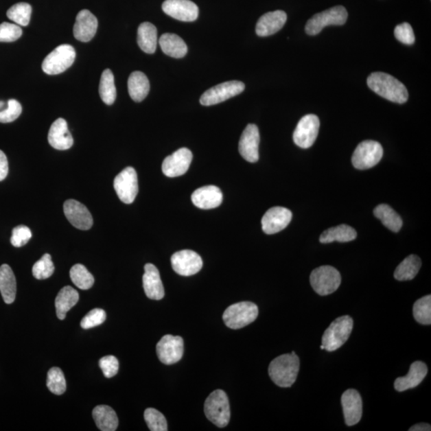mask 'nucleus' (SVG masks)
<instances>
[{
    "mask_svg": "<svg viewBox=\"0 0 431 431\" xmlns=\"http://www.w3.org/2000/svg\"><path fill=\"white\" fill-rule=\"evenodd\" d=\"M144 419L151 431L168 430L167 422L165 416L158 410L148 408L145 410Z\"/></svg>",
    "mask_w": 431,
    "mask_h": 431,
    "instance_id": "nucleus-42",
    "label": "nucleus"
},
{
    "mask_svg": "<svg viewBox=\"0 0 431 431\" xmlns=\"http://www.w3.org/2000/svg\"><path fill=\"white\" fill-rule=\"evenodd\" d=\"M321 122L315 115L303 116L294 130V143L302 149L310 148L315 143L319 134Z\"/></svg>",
    "mask_w": 431,
    "mask_h": 431,
    "instance_id": "nucleus-11",
    "label": "nucleus"
},
{
    "mask_svg": "<svg viewBox=\"0 0 431 431\" xmlns=\"http://www.w3.org/2000/svg\"><path fill=\"white\" fill-rule=\"evenodd\" d=\"M32 8L27 3H19L8 9V18L18 25L26 27L30 23Z\"/></svg>",
    "mask_w": 431,
    "mask_h": 431,
    "instance_id": "nucleus-38",
    "label": "nucleus"
},
{
    "mask_svg": "<svg viewBox=\"0 0 431 431\" xmlns=\"http://www.w3.org/2000/svg\"><path fill=\"white\" fill-rule=\"evenodd\" d=\"M161 50L170 57L180 58L185 56L188 47L183 39L175 34L166 33L159 39Z\"/></svg>",
    "mask_w": 431,
    "mask_h": 431,
    "instance_id": "nucleus-30",
    "label": "nucleus"
},
{
    "mask_svg": "<svg viewBox=\"0 0 431 431\" xmlns=\"http://www.w3.org/2000/svg\"><path fill=\"white\" fill-rule=\"evenodd\" d=\"M421 266H422L421 259L416 255H410L396 268L394 277L399 281L413 280L417 276Z\"/></svg>",
    "mask_w": 431,
    "mask_h": 431,
    "instance_id": "nucleus-34",
    "label": "nucleus"
},
{
    "mask_svg": "<svg viewBox=\"0 0 431 431\" xmlns=\"http://www.w3.org/2000/svg\"><path fill=\"white\" fill-rule=\"evenodd\" d=\"M139 46L147 54H154L158 45V31L154 24L145 22L138 30Z\"/></svg>",
    "mask_w": 431,
    "mask_h": 431,
    "instance_id": "nucleus-33",
    "label": "nucleus"
},
{
    "mask_svg": "<svg viewBox=\"0 0 431 431\" xmlns=\"http://www.w3.org/2000/svg\"><path fill=\"white\" fill-rule=\"evenodd\" d=\"M143 281L147 297L155 301H160L164 297L163 283L161 282L159 269L154 264H145Z\"/></svg>",
    "mask_w": 431,
    "mask_h": 431,
    "instance_id": "nucleus-26",
    "label": "nucleus"
},
{
    "mask_svg": "<svg viewBox=\"0 0 431 431\" xmlns=\"http://www.w3.org/2000/svg\"><path fill=\"white\" fill-rule=\"evenodd\" d=\"M114 187L117 197L125 204H131L139 193L138 175L133 167H127L117 176Z\"/></svg>",
    "mask_w": 431,
    "mask_h": 431,
    "instance_id": "nucleus-12",
    "label": "nucleus"
},
{
    "mask_svg": "<svg viewBox=\"0 0 431 431\" xmlns=\"http://www.w3.org/2000/svg\"><path fill=\"white\" fill-rule=\"evenodd\" d=\"M287 21V14L283 11H275L264 14L257 23L256 32L258 36H270L281 30Z\"/></svg>",
    "mask_w": 431,
    "mask_h": 431,
    "instance_id": "nucleus-24",
    "label": "nucleus"
},
{
    "mask_svg": "<svg viewBox=\"0 0 431 431\" xmlns=\"http://www.w3.org/2000/svg\"><path fill=\"white\" fill-rule=\"evenodd\" d=\"M191 199L195 207L202 209H211L222 205L223 194L218 186L207 185L195 190Z\"/></svg>",
    "mask_w": 431,
    "mask_h": 431,
    "instance_id": "nucleus-22",
    "label": "nucleus"
},
{
    "mask_svg": "<svg viewBox=\"0 0 431 431\" xmlns=\"http://www.w3.org/2000/svg\"><path fill=\"white\" fill-rule=\"evenodd\" d=\"M374 215L391 231L398 233L403 226V220L388 205L381 204L378 205L374 209Z\"/></svg>",
    "mask_w": 431,
    "mask_h": 431,
    "instance_id": "nucleus-35",
    "label": "nucleus"
},
{
    "mask_svg": "<svg viewBox=\"0 0 431 431\" xmlns=\"http://www.w3.org/2000/svg\"><path fill=\"white\" fill-rule=\"evenodd\" d=\"M428 372V366L422 361H416L410 365L408 374L395 381V389L399 393L412 389L422 383Z\"/></svg>",
    "mask_w": 431,
    "mask_h": 431,
    "instance_id": "nucleus-23",
    "label": "nucleus"
},
{
    "mask_svg": "<svg viewBox=\"0 0 431 431\" xmlns=\"http://www.w3.org/2000/svg\"><path fill=\"white\" fill-rule=\"evenodd\" d=\"M97 29V19L88 10H82L76 17L73 26V36L81 42H89L95 37Z\"/></svg>",
    "mask_w": 431,
    "mask_h": 431,
    "instance_id": "nucleus-21",
    "label": "nucleus"
},
{
    "mask_svg": "<svg viewBox=\"0 0 431 431\" xmlns=\"http://www.w3.org/2000/svg\"><path fill=\"white\" fill-rule=\"evenodd\" d=\"M66 218L73 226L80 230H89L93 225V218L84 205L76 200H67L63 205Z\"/></svg>",
    "mask_w": 431,
    "mask_h": 431,
    "instance_id": "nucleus-19",
    "label": "nucleus"
},
{
    "mask_svg": "<svg viewBox=\"0 0 431 431\" xmlns=\"http://www.w3.org/2000/svg\"><path fill=\"white\" fill-rule=\"evenodd\" d=\"M205 414L207 419L220 428L226 427L230 420V406L226 393L216 390L205 400Z\"/></svg>",
    "mask_w": 431,
    "mask_h": 431,
    "instance_id": "nucleus-4",
    "label": "nucleus"
},
{
    "mask_svg": "<svg viewBox=\"0 0 431 431\" xmlns=\"http://www.w3.org/2000/svg\"><path fill=\"white\" fill-rule=\"evenodd\" d=\"M413 315L416 321L423 325L431 323V296H425L415 303Z\"/></svg>",
    "mask_w": 431,
    "mask_h": 431,
    "instance_id": "nucleus-39",
    "label": "nucleus"
},
{
    "mask_svg": "<svg viewBox=\"0 0 431 431\" xmlns=\"http://www.w3.org/2000/svg\"><path fill=\"white\" fill-rule=\"evenodd\" d=\"M383 155V147L378 141L366 140L356 147L351 161L357 170H369L378 164Z\"/></svg>",
    "mask_w": 431,
    "mask_h": 431,
    "instance_id": "nucleus-9",
    "label": "nucleus"
},
{
    "mask_svg": "<svg viewBox=\"0 0 431 431\" xmlns=\"http://www.w3.org/2000/svg\"><path fill=\"white\" fill-rule=\"evenodd\" d=\"M244 83L240 81H229L210 88L200 97V104L209 106L220 104L237 96L244 91Z\"/></svg>",
    "mask_w": 431,
    "mask_h": 431,
    "instance_id": "nucleus-10",
    "label": "nucleus"
},
{
    "mask_svg": "<svg viewBox=\"0 0 431 431\" xmlns=\"http://www.w3.org/2000/svg\"><path fill=\"white\" fill-rule=\"evenodd\" d=\"M23 31L16 24L4 22L0 24V42L11 43L21 37Z\"/></svg>",
    "mask_w": 431,
    "mask_h": 431,
    "instance_id": "nucleus-43",
    "label": "nucleus"
},
{
    "mask_svg": "<svg viewBox=\"0 0 431 431\" xmlns=\"http://www.w3.org/2000/svg\"><path fill=\"white\" fill-rule=\"evenodd\" d=\"M75 56V48L72 46L68 44L58 46L44 60L43 71L47 75H58L67 71L73 65Z\"/></svg>",
    "mask_w": 431,
    "mask_h": 431,
    "instance_id": "nucleus-8",
    "label": "nucleus"
},
{
    "mask_svg": "<svg viewBox=\"0 0 431 431\" xmlns=\"http://www.w3.org/2000/svg\"><path fill=\"white\" fill-rule=\"evenodd\" d=\"M80 300V295L75 288L71 286L62 288L56 299V314L58 319L63 321L69 312Z\"/></svg>",
    "mask_w": 431,
    "mask_h": 431,
    "instance_id": "nucleus-29",
    "label": "nucleus"
},
{
    "mask_svg": "<svg viewBox=\"0 0 431 431\" xmlns=\"http://www.w3.org/2000/svg\"><path fill=\"white\" fill-rule=\"evenodd\" d=\"M100 95L102 100L106 105H112L116 100L117 91L115 77L110 69H106L102 72L100 84Z\"/></svg>",
    "mask_w": 431,
    "mask_h": 431,
    "instance_id": "nucleus-36",
    "label": "nucleus"
},
{
    "mask_svg": "<svg viewBox=\"0 0 431 431\" xmlns=\"http://www.w3.org/2000/svg\"><path fill=\"white\" fill-rule=\"evenodd\" d=\"M292 218V212L286 208L269 209L261 220L263 231L268 235L281 232L291 222Z\"/></svg>",
    "mask_w": 431,
    "mask_h": 431,
    "instance_id": "nucleus-18",
    "label": "nucleus"
},
{
    "mask_svg": "<svg viewBox=\"0 0 431 431\" xmlns=\"http://www.w3.org/2000/svg\"><path fill=\"white\" fill-rule=\"evenodd\" d=\"M184 341L180 336L166 335L156 345V355L163 364H174L183 358Z\"/></svg>",
    "mask_w": 431,
    "mask_h": 431,
    "instance_id": "nucleus-13",
    "label": "nucleus"
},
{
    "mask_svg": "<svg viewBox=\"0 0 431 431\" xmlns=\"http://www.w3.org/2000/svg\"><path fill=\"white\" fill-rule=\"evenodd\" d=\"M22 113V106L16 100H10L8 102L6 109L0 111V122L9 124L16 120Z\"/></svg>",
    "mask_w": 431,
    "mask_h": 431,
    "instance_id": "nucleus-45",
    "label": "nucleus"
},
{
    "mask_svg": "<svg viewBox=\"0 0 431 431\" xmlns=\"http://www.w3.org/2000/svg\"><path fill=\"white\" fill-rule=\"evenodd\" d=\"M16 279L11 267L3 264L0 267V292L5 303L11 305L16 296Z\"/></svg>",
    "mask_w": 431,
    "mask_h": 431,
    "instance_id": "nucleus-27",
    "label": "nucleus"
},
{
    "mask_svg": "<svg viewBox=\"0 0 431 431\" xmlns=\"http://www.w3.org/2000/svg\"><path fill=\"white\" fill-rule=\"evenodd\" d=\"M100 366L106 378H112L119 372V362L116 357L107 356L100 360Z\"/></svg>",
    "mask_w": 431,
    "mask_h": 431,
    "instance_id": "nucleus-48",
    "label": "nucleus"
},
{
    "mask_svg": "<svg viewBox=\"0 0 431 431\" xmlns=\"http://www.w3.org/2000/svg\"><path fill=\"white\" fill-rule=\"evenodd\" d=\"M49 143L58 150H67L73 144V139L65 119H58L51 126L48 134Z\"/></svg>",
    "mask_w": 431,
    "mask_h": 431,
    "instance_id": "nucleus-25",
    "label": "nucleus"
},
{
    "mask_svg": "<svg viewBox=\"0 0 431 431\" xmlns=\"http://www.w3.org/2000/svg\"><path fill=\"white\" fill-rule=\"evenodd\" d=\"M171 264L178 275L189 277L200 271L203 266L202 257L192 251H181L171 257Z\"/></svg>",
    "mask_w": 431,
    "mask_h": 431,
    "instance_id": "nucleus-14",
    "label": "nucleus"
},
{
    "mask_svg": "<svg viewBox=\"0 0 431 431\" xmlns=\"http://www.w3.org/2000/svg\"><path fill=\"white\" fill-rule=\"evenodd\" d=\"M395 36L399 42L406 44V45H412L415 42L412 27L408 23H403L396 26Z\"/></svg>",
    "mask_w": 431,
    "mask_h": 431,
    "instance_id": "nucleus-47",
    "label": "nucleus"
},
{
    "mask_svg": "<svg viewBox=\"0 0 431 431\" xmlns=\"http://www.w3.org/2000/svg\"><path fill=\"white\" fill-rule=\"evenodd\" d=\"M193 160V154L187 148H181L165 158L163 172L168 178L180 177L187 172Z\"/></svg>",
    "mask_w": 431,
    "mask_h": 431,
    "instance_id": "nucleus-15",
    "label": "nucleus"
},
{
    "mask_svg": "<svg viewBox=\"0 0 431 431\" xmlns=\"http://www.w3.org/2000/svg\"><path fill=\"white\" fill-rule=\"evenodd\" d=\"M259 133L258 127L248 124L240 139L239 152L244 160L255 163L259 160Z\"/></svg>",
    "mask_w": 431,
    "mask_h": 431,
    "instance_id": "nucleus-17",
    "label": "nucleus"
},
{
    "mask_svg": "<svg viewBox=\"0 0 431 431\" xmlns=\"http://www.w3.org/2000/svg\"><path fill=\"white\" fill-rule=\"evenodd\" d=\"M310 283L312 288L320 296L330 295L340 286V273L334 267L321 266L312 272Z\"/></svg>",
    "mask_w": 431,
    "mask_h": 431,
    "instance_id": "nucleus-7",
    "label": "nucleus"
},
{
    "mask_svg": "<svg viewBox=\"0 0 431 431\" xmlns=\"http://www.w3.org/2000/svg\"><path fill=\"white\" fill-rule=\"evenodd\" d=\"M347 10L342 6H336L316 14L307 21L305 32L307 35L316 36L327 26H341L346 23Z\"/></svg>",
    "mask_w": 431,
    "mask_h": 431,
    "instance_id": "nucleus-6",
    "label": "nucleus"
},
{
    "mask_svg": "<svg viewBox=\"0 0 431 431\" xmlns=\"http://www.w3.org/2000/svg\"><path fill=\"white\" fill-rule=\"evenodd\" d=\"M345 423L349 427L360 423L362 415V400L358 391L349 389L341 397Z\"/></svg>",
    "mask_w": 431,
    "mask_h": 431,
    "instance_id": "nucleus-20",
    "label": "nucleus"
},
{
    "mask_svg": "<svg viewBox=\"0 0 431 431\" xmlns=\"http://www.w3.org/2000/svg\"><path fill=\"white\" fill-rule=\"evenodd\" d=\"M357 237L356 230L347 224L338 225L325 230L321 234L320 242L322 244H329L334 242L345 243L354 241Z\"/></svg>",
    "mask_w": 431,
    "mask_h": 431,
    "instance_id": "nucleus-32",
    "label": "nucleus"
},
{
    "mask_svg": "<svg viewBox=\"0 0 431 431\" xmlns=\"http://www.w3.org/2000/svg\"><path fill=\"white\" fill-rule=\"evenodd\" d=\"M258 307L254 303L244 301L229 306L224 311L223 320L229 328L240 329L257 320Z\"/></svg>",
    "mask_w": 431,
    "mask_h": 431,
    "instance_id": "nucleus-5",
    "label": "nucleus"
},
{
    "mask_svg": "<svg viewBox=\"0 0 431 431\" xmlns=\"http://www.w3.org/2000/svg\"><path fill=\"white\" fill-rule=\"evenodd\" d=\"M353 329V320L349 316L337 318L323 333L322 345L327 351H335L345 344Z\"/></svg>",
    "mask_w": 431,
    "mask_h": 431,
    "instance_id": "nucleus-3",
    "label": "nucleus"
},
{
    "mask_svg": "<svg viewBox=\"0 0 431 431\" xmlns=\"http://www.w3.org/2000/svg\"><path fill=\"white\" fill-rule=\"evenodd\" d=\"M299 371L300 359L295 351L277 357L268 366V374L273 383L286 388L295 383Z\"/></svg>",
    "mask_w": 431,
    "mask_h": 431,
    "instance_id": "nucleus-2",
    "label": "nucleus"
},
{
    "mask_svg": "<svg viewBox=\"0 0 431 431\" xmlns=\"http://www.w3.org/2000/svg\"><path fill=\"white\" fill-rule=\"evenodd\" d=\"M55 272V266L52 262L50 254H44L43 257L39 259L32 268L34 277L37 280H46L51 277Z\"/></svg>",
    "mask_w": 431,
    "mask_h": 431,
    "instance_id": "nucleus-41",
    "label": "nucleus"
},
{
    "mask_svg": "<svg viewBox=\"0 0 431 431\" xmlns=\"http://www.w3.org/2000/svg\"><path fill=\"white\" fill-rule=\"evenodd\" d=\"M367 86L385 100L404 104L408 100V91L397 78L384 72H374L367 78Z\"/></svg>",
    "mask_w": 431,
    "mask_h": 431,
    "instance_id": "nucleus-1",
    "label": "nucleus"
},
{
    "mask_svg": "<svg viewBox=\"0 0 431 431\" xmlns=\"http://www.w3.org/2000/svg\"><path fill=\"white\" fill-rule=\"evenodd\" d=\"M106 319V313L101 308H95L88 312L81 321V327L83 329H90V328L100 326L104 323Z\"/></svg>",
    "mask_w": 431,
    "mask_h": 431,
    "instance_id": "nucleus-44",
    "label": "nucleus"
},
{
    "mask_svg": "<svg viewBox=\"0 0 431 431\" xmlns=\"http://www.w3.org/2000/svg\"><path fill=\"white\" fill-rule=\"evenodd\" d=\"M150 82L144 73L135 71L128 80V91L131 99L136 102L143 101L150 91Z\"/></svg>",
    "mask_w": 431,
    "mask_h": 431,
    "instance_id": "nucleus-31",
    "label": "nucleus"
},
{
    "mask_svg": "<svg viewBox=\"0 0 431 431\" xmlns=\"http://www.w3.org/2000/svg\"><path fill=\"white\" fill-rule=\"evenodd\" d=\"M47 386L53 394L61 395L67 389L65 374L58 367H52L47 373Z\"/></svg>",
    "mask_w": 431,
    "mask_h": 431,
    "instance_id": "nucleus-40",
    "label": "nucleus"
},
{
    "mask_svg": "<svg viewBox=\"0 0 431 431\" xmlns=\"http://www.w3.org/2000/svg\"><path fill=\"white\" fill-rule=\"evenodd\" d=\"M32 236L30 229L25 226V225H19V226L12 230L11 243L13 246L21 248L25 246L30 241Z\"/></svg>",
    "mask_w": 431,
    "mask_h": 431,
    "instance_id": "nucleus-46",
    "label": "nucleus"
},
{
    "mask_svg": "<svg viewBox=\"0 0 431 431\" xmlns=\"http://www.w3.org/2000/svg\"><path fill=\"white\" fill-rule=\"evenodd\" d=\"M4 105H5L4 102L2 101H0V111H1V110L4 107Z\"/></svg>",
    "mask_w": 431,
    "mask_h": 431,
    "instance_id": "nucleus-51",
    "label": "nucleus"
},
{
    "mask_svg": "<svg viewBox=\"0 0 431 431\" xmlns=\"http://www.w3.org/2000/svg\"><path fill=\"white\" fill-rule=\"evenodd\" d=\"M321 350H325V347H323V345L321 346Z\"/></svg>",
    "mask_w": 431,
    "mask_h": 431,
    "instance_id": "nucleus-52",
    "label": "nucleus"
},
{
    "mask_svg": "<svg viewBox=\"0 0 431 431\" xmlns=\"http://www.w3.org/2000/svg\"><path fill=\"white\" fill-rule=\"evenodd\" d=\"M410 431H430L431 430L430 425L428 423H419L413 426L409 429Z\"/></svg>",
    "mask_w": 431,
    "mask_h": 431,
    "instance_id": "nucleus-50",
    "label": "nucleus"
},
{
    "mask_svg": "<svg viewBox=\"0 0 431 431\" xmlns=\"http://www.w3.org/2000/svg\"><path fill=\"white\" fill-rule=\"evenodd\" d=\"M8 174V161L6 154L0 150V181L7 178Z\"/></svg>",
    "mask_w": 431,
    "mask_h": 431,
    "instance_id": "nucleus-49",
    "label": "nucleus"
},
{
    "mask_svg": "<svg viewBox=\"0 0 431 431\" xmlns=\"http://www.w3.org/2000/svg\"><path fill=\"white\" fill-rule=\"evenodd\" d=\"M163 10L166 14L180 21L193 22L198 18V7L190 0H166Z\"/></svg>",
    "mask_w": 431,
    "mask_h": 431,
    "instance_id": "nucleus-16",
    "label": "nucleus"
},
{
    "mask_svg": "<svg viewBox=\"0 0 431 431\" xmlns=\"http://www.w3.org/2000/svg\"><path fill=\"white\" fill-rule=\"evenodd\" d=\"M92 415L97 428L100 430L115 431L119 427V419L116 412L109 406H97L93 410Z\"/></svg>",
    "mask_w": 431,
    "mask_h": 431,
    "instance_id": "nucleus-28",
    "label": "nucleus"
},
{
    "mask_svg": "<svg viewBox=\"0 0 431 431\" xmlns=\"http://www.w3.org/2000/svg\"><path fill=\"white\" fill-rule=\"evenodd\" d=\"M70 276L73 285L82 290H87L94 286V277L82 264H78L73 266L71 269Z\"/></svg>",
    "mask_w": 431,
    "mask_h": 431,
    "instance_id": "nucleus-37",
    "label": "nucleus"
}]
</instances>
